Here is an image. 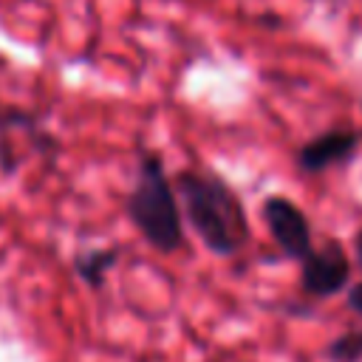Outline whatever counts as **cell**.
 <instances>
[{"mask_svg": "<svg viewBox=\"0 0 362 362\" xmlns=\"http://www.w3.org/2000/svg\"><path fill=\"white\" fill-rule=\"evenodd\" d=\"M173 189L178 195L184 226L195 232L206 252L232 257L249 243L252 223L246 206L223 175L206 167H181L173 175Z\"/></svg>", "mask_w": 362, "mask_h": 362, "instance_id": "cell-1", "label": "cell"}, {"mask_svg": "<svg viewBox=\"0 0 362 362\" xmlns=\"http://www.w3.org/2000/svg\"><path fill=\"white\" fill-rule=\"evenodd\" d=\"M124 215L156 252L175 255L187 246V226L161 153L147 147L139 150L136 181L124 198Z\"/></svg>", "mask_w": 362, "mask_h": 362, "instance_id": "cell-2", "label": "cell"}, {"mask_svg": "<svg viewBox=\"0 0 362 362\" xmlns=\"http://www.w3.org/2000/svg\"><path fill=\"white\" fill-rule=\"evenodd\" d=\"M260 218H263L274 246L283 252V257L300 263L311 255V249H314L311 221L303 212V206H297L291 198L266 195L263 204H260Z\"/></svg>", "mask_w": 362, "mask_h": 362, "instance_id": "cell-3", "label": "cell"}, {"mask_svg": "<svg viewBox=\"0 0 362 362\" xmlns=\"http://www.w3.org/2000/svg\"><path fill=\"white\" fill-rule=\"evenodd\" d=\"M351 286V255L337 238L314 246L305 260H300V291L311 300H325L348 291Z\"/></svg>", "mask_w": 362, "mask_h": 362, "instance_id": "cell-4", "label": "cell"}, {"mask_svg": "<svg viewBox=\"0 0 362 362\" xmlns=\"http://www.w3.org/2000/svg\"><path fill=\"white\" fill-rule=\"evenodd\" d=\"M362 144V130L356 127H334L308 141H303L294 153V164L303 175H320L331 167L348 164Z\"/></svg>", "mask_w": 362, "mask_h": 362, "instance_id": "cell-5", "label": "cell"}, {"mask_svg": "<svg viewBox=\"0 0 362 362\" xmlns=\"http://www.w3.org/2000/svg\"><path fill=\"white\" fill-rule=\"evenodd\" d=\"M119 255H122L119 246H93V249H85V252H79V255L74 257V274H76L88 288L99 291V288L107 283L110 272L116 269Z\"/></svg>", "mask_w": 362, "mask_h": 362, "instance_id": "cell-6", "label": "cell"}, {"mask_svg": "<svg viewBox=\"0 0 362 362\" xmlns=\"http://www.w3.org/2000/svg\"><path fill=\"white\" fill-rule=\"evenodd\" d=\"M325 362H362V328H348L322 348Z\"/></svg>", "mask_w": 362, "mask_h": 362, "instance_id": "cell-7", "label": "cell"}, {"mask_svg": "<svg viewBox=\"0 0 362 362\" xmlns=\"http://www.w3.org/2000/svg\"><path fill=\"white\" fill-rule=\"evenodd\" d=\"M345 303H348V308H351L356 317H362V280L348 286V291H345Z\"/></svg>", "mask_w": 362, "mask_h": 362, "instance_id": "cell-8", "label": "cell"}, {"mask_svg": "<svg viewBox=\"0 0 362 362\" xmlns=\"http://www.w3.org/2000/svg\"><path fill=\"white\" fill-rule=\"evenodd\" d=\"M354 255H356L359 269H362V229H356V235H354Z\"/></svg>", "mask_w": 362, "mask_h": 362, "instance_id": "cell-9", "label": "cell"}]
</instances>
